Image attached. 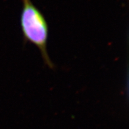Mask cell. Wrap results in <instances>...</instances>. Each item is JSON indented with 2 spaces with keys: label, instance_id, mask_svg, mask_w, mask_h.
Instances as JSON below:
<instances>
[{
  "label": "cell",
  "instance_id": "cell-1",
  "mask_svg": "<svg viewBox=\"0 0 129 129\" xmlns=\"http://www.w3.org/2000/svg\"><path fill=\"white\" fill-rule=\"evenodd\" d=\"M20 24L24 42H29L35 45L39 49L45 64L50 69L54 68L47 50L49 36L48 22L31 0H22Z\"/></svg>",
  "mask_w": 129,
  "mask_h": 129
}]
</instances>
